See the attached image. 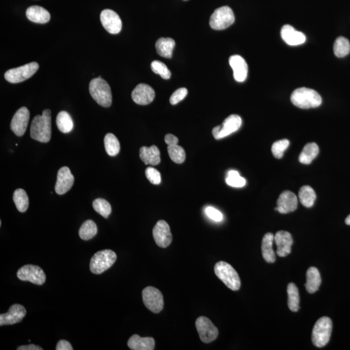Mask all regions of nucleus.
I'll use <instances>...</instances> for the list:
<instances>
[{
    "label": "nucleus",
    "instance_id": "nucleus-1",
    "mask_svg": "<svg viewBox=\"0 0 350 350\" xmlns=\"http://www.w3.org/2000/svg\"><path fill=\"white\" fill-rule=\"evenodd\" d=\"M51 111L46 109L42 115L36 116L31 125L30 135L33 140L47 143L51 137Z\"/></svg>",
    "mask_w": 350,
    "mask_h": 350
},
{
    "label": "nucleus",
    "instance_id": "nucleus-2",
    "mask_svg": "<svg viewBox=\"0 0 350 350\" xmlns=\"http://www.w3.org/2000/svg\"><path fill=\"white\" fill-rule=\"evenodd\" d=\"M292 103L302 109L316 108L322 104V97L317 92L308 88L295 90L290 96Z\"/></svg>",
    "mask_w": 350,
    "mask_h": 350
},
{
    "label": "nucleus",
    "instance_id": "nucleus-3",
    "mask_svg": "<svg viewBox=\"0 0 350 350\" xmlns=\"http://www.w3.org/2000/svg\"><path fill=\"white\" fill-rule=\"evenodd\" d=\"M90 94L93 99L101 106H111L113 103V96L110 86L101 76L92 79L89 85Z\"/></svg>",
    "mask_w": 350,
    "mask_h": 350
},
{
    "label": "nucleus",
    "instance_id": "nucleus-4",
    "mask_svg": "<svg viewBox=\"0 0 350 350\" xmlns=\"http://www.w3.org/2000/svg\"><path fill=\"white\" fill-rule=\"evenodd\" d=\"M214 271L217 276L231 290H238L240 287V280L236 271L225 261L216 264Z\"/></svg>",
    "mask_w": 350,
    "mask_h": 350
},
{
    "label": "nucleus",
    "instance_id": "nucleus-5",
    "mask_svg": "<svg viewBox=\"0 0 350 350\" xmlns=\"http://www.w3.org/2000/svg\"><path fill=\"white\" fill-rule=\"evenodd\" d=\"M332 332V321L324 316L314 326L312 332V342L316 347H322L329 342Z\"/></svg>",
    "mask_w": 350,
    "mask_h": 350
},
{
    "label": "nucleus",
    "instance_id": "nucleus-6",
    "mask_svg": "<svg viewBox=\"0 0 350 350\" xmlns=\"http://www.w3.org/2000/svg\"><path fill=\"white\" fill-rule=\"evenodd\" d=\"M116 259L115 252L111 250H103L97 252L90 261V271L95 275H100L110 268L115 263Z\"/></svg>",
    "mask_w": 350,
    "mask_h": 350
},
{
    "label": "nucleus",
    "instance_id": "nucleus-7",
    "mask_svg": "<svg viewBox=\"0 0 350 350\" xmlns=\"http://www.w3.org/2000/svg\"><path fill=\"white\" fill-rule=\"evenodd\" d=\"M235 21V16L230 7L223 6L216 9L209 19V25L214 30H224Z\"/></svg>",
    "mask_w": 350,
    "mask_h": 350
},
{
    "label": "nucleus",
    "instance_id": "nucleus-8",
    "mask_svg": "<svg viewBox=\"0 0 350 350\" xmlns=\"http://www.w3.org/2000/svg\"><path fill=\"white\" fill-rule=\"evenodd\" d=\"M39 65L37 63L25 64L20 67L11 69L5 73V78L11 83H20L25 82L37 72L39 70Z\"/></svg>",
    "mask_w": 350,
    "mask_h": 350
},
{
    "label": "nucleus",
    "instance_id": "nucleus-9",
    "mask_svg": "<svg viewBox=\"0 0 350 350\" xmlns=\"http://www.w3.org/2000/svg\"><path fill=\"white\" fill-rule=\"evenodd\" d=\"M143 302L149 310L158 313L164 308V298L160 290L154 287H147L142 291Z\"/></svg>",
    "mask_w": 350,
    "mask_h": 350
},
{
    "label": "nucleus",
    "instance_id": "nucleus-10",
    "mask_svg": "<svg viewBox=\"0 0 350 350\" xmlns=\"http://www.w3.org/2000/svg\"><path fill=\"white\" fill-rule=\"evenodd\" d=\"M17 277L21 281L30 282L38 285H42L46 282V276L39 266L26 265L19 269Z\"/></svg>",
    "mask_w": 350,
    "mask_h": 350
},
{
    "label": "nucleus",
    "instance_id": "nucleus-11",
    "mask_svg": "<svg viewBox=\"0 0 350 350\" xmlns=\"http://www.w3.org/2000/svg\"><path fill=\"white\" fill-rule=\"evenodd\" d=\"M242 125L240 117L235 114L228 116L223 121L222 125L213 128L212 134L216 140L222 139L239 130Z\"/></svg>",
    "mask_w": 350,
    "mask_h": 350
},
{
    "label": "nucleus",
    "instance_id": "nucleus-12",
    "mask_svg": "<svg viewBox=\"0 0 350 350\" xmlns=\"http://www.w3.org/2000/svg\"><path fill=\"white\" fill-rule=\"evenodd\" d=\"M196 328L200 339L204 343H209L218 338L219 332L216 326L205 316H200L196 320Z\"/></svg>",
    "mask_w": 350,
    "mask_h": 350
},
{
    "label": "nucleus",
    "instance_id": "nucleus-13",
    "mask_svg": "<svg viewBox=\"0 0 350 350\" xmlns=\"http://www.w3.org/2000/svg\"><path fill=\"white\" fill-rule=\"evenodd\" d=\"M100 20L104 30L111 34H118L122 29V21L120 16L111 9H104L102 11Z\"/></svg>",
    "mask_w": 350,
    "mask_h": 350
},
{
    "label": "nucleus",
    "instance_id": "nucleus-14",
    "mask_svg": "<svg viewBox=\"0 0 350 350\" xmlns=\"http://www.w3.org/2000/svg\"><path fill=\"white\" fill-rule=\"evenodd\" d=\"M152 235L156 244L161 248H167L172 242L170 227L165 221H158L152 230Z\"/></svg>",
    "mask_w": 350,
    "mask_h": 350
},
{
    "label": "nucleus",
    "instance_id": "nucleus-15",
    "mask_svg": "<svg viewBox=\"0 0 350 350\" xmlns=\"http://www.w3.org/2000/svg\"><path fill=\"white\" fill-rule=\"evenodd\" d=\"M30 116V111L25 106L21 107L14 114L11 120V129L18 137H21L25 134Z\"/></svg>",
    "mask_w": 350,
    "mask_h": 350
},
{
    "label": "nucleus",
    "instance_id": "nucleus-16",
    "mask_svg": "<svg viewBox=\"0 0 350 350\" xmlns=\"http://www.w3.org/2000/svg\"><path fill=\"white\" fill-rule=\"evenodd\" d=\"M74 183V177L68 167H63L57 173V178L55 190L58 195H64L72 187Z\"/></svg>",
    "mask_w": 350,
    "mask_h": 350
},
{
    "label": "nucleus",
    "instance_id": "nucleus-17",
    "mask_svg": "<svg viewBox=\"0 0 350 350\" xmlns=\"http://www.w3.org/2000/svg\"><path fill=\"white\" fill-rule=\"evenodd\" d=\"M155 97V92L152 87L146 84H140L132 92V99L140 105H147L152 103Z\"/></svg>",
    "mask_w": 350,
    "mask_h": 350
},
{
    "label": "nucleus",
    "instance_id": "nucleus-18",
    "mask_svg": "<svg viewBox=\"0 0 350 350\" xmlns=\"http://www.w3.org/2000/svg\"><path fill=\"white\" fill-rule=\"evenodd\" d=\"M25 315L24 307L20 304H14L7 313L0 315V326L13 325L20 322Z\"/></svg>",
    "mask_w": 350,
    "mask_h": 350
},
{
    "label": "nucleus",
    "instance_id": "nucleus-19",
    "mask_svg": "<svg viewBox=\"0 0 350 350\" xmlns=\"http://www.w3.org/2000/svg\"><path fill=\"white\" fill-rule=\"evenodd\" d=\"M297 206L298 199L296 195L291 192L285 191L280 195L275 210L283 214L289 213L296 210Z\"/></svg>",
    "mask_w": 350,
    "mask_h": 350
},
{
    "label": "nucleus",
    "instance_id": "nucleus-20",
    "mask_svg": "<svg viewBox=\"0 0 350 350\" xmlns=\"http://www.w3.org/2000/svg\"><path fill=\"white\" fill-rule=\"evenodd\" d=\"M275 242L277 247L276 253L280 257H285L291 252L293 240L290 233L286 231H279L275 235Z\"/></svg>",
    "mask_w": 350,
    "mask_h": 350
},
{
    "label": "nucleus",
    "instance_id": "nucleus-21",
    "mask_svg": "<svg viewBox=\"0 0 350 350\" xmlns=\"http://www.w3.org/2000/svg\"><path fill=\"white\" fill-rule=\"evenodd\" d=\"M282 39L289 46H295L303 44L306 41V35L303 33L298 32L292 26L283 25L281 30Z\"/></svg>",
    "mask_w": 350,
    "mask_h": 350
},
{
    "label": "nucleus",
    "instance_id": "nucleus-22",
    "mask_svg": "<svg viewBox=\"0 0 350 350\" xmlns=\"http://www.w3.org/2000/svg\"><path fill=\"white\" fill-rule=\"evenodd\" d=\"M231 68L233 71V77L237 82H244L248 75V65L242 57L235 55L229 59Z\"/></svg>",
    "mask_w": 350,
    "mask_h": 350
},
{
    "label": "nucleus",
    "instance_id": "nucleus-23",
    "mask_svg": "<svg viewBox=\"0 0 350 350\" xmlns=\"http://www.w3.org/2000/svg\"><path fill=\"white\" fill-rule=\"evenodd\" d=\"M140 157L146 165L157 166L160 163V152L156 146L142 147L140 149Z\"/></svg>",
    "mask_w": 350,
    "mask_h": 350
},
{
    "label": "nucleus",
    "instance_id": "nucleus-24",
    "mask_svg": "<svg viewBox=\"0 0 350 350\" xmlns=\"http://www.w3.org/2000/svg\"><path fill=\"white\" fill-rule=\"evenodd\" d=\"M127 345L132 350H153L155 340L152 337H140L134 335L128 340Z\"/></svg>",
    "mask_w": 350,
    "mask_h": 350
},
{
    "label": "nucleus",
    "instance_id": "nucleus-25",
    "mask_svg": "<svg viewBox=\"0 0 350 350\" xmlns=\"http://www.w3.org/2000/svg\"><path fill=\"white\" fill-rule=\"evenodd\" d=\"M26 16L29 20L38 23H46L51 18V16L46 9L37 6L29 7L26 11Z\"/></svg>",
    "mask_w": 350,
    "mask_h": 350
},
{
    "label": "nucleus",
    "instance_id": "nucleus-26",
    "mask_svg": "<svg viewBox=\"0 0 350 350\" xmlns=\"http://www.w3.org/2000/svg\"><path fill=\"white\" fill-rule=\"evenodd\" d=\"M275 240V235L272 233H266L262 240V256L266 262L269 263H275L276 256L273 251V245Z\"/></svg>",
    "mask_w": 350,
    "mask_h": 350
},
{
    "label": "nucleus",
    "instance_id": "nucleus-27",
    "mask_svg": "<svg viewBox=\"0 0 350 350\" xmlns=\"http://www.w3.org/2000/svg\"><path fill=\"white\" fill-rule=\"evenodd\" d=\"M306 283L305 284L307 291L309 293L313 294L317 291L320 286L321 276L320 273L316 267H310L307 271L306 273Z\"/></svg>",
    "mask_w": 350,
    "mask_h": 350
},
{
    "label": "nucleus",
    "instance_id": "nucleus-28",
    "mask_svg": "<svg viewBox=\"0 0 350 350\" xmlns=\"http://www.w3.org/2000/svg\"><path fill=\"white\" fill-rule=\"evenodd\" d=\"M157 53L164 58L171 59L175 46V42L171 38H160L156 42Z\"/></svg>",
    "mask_w": 350,
    "mask_h": 350
},
{
    "label": "nucleus",
    "instance_id": "nucleus-29",
    "mask_svg": "<svg viewBox=\"0 0 350 350\" xmlns=\"http://www.w3.org/2000/svg\"><path fill=\"white\" fill-rule=\"evenodd\" d=\"M319 148L315 143H309L305 145L303 150L300 154L299 161L305 165L310 164L313 159L318 156Z\"/></svg>",
    "mask_w": 350,
    "mask_h": 350
},
{
    "label": "nucleus",
    "instance_id": "nucleus-30",
    "mask_svg": "<svg viewBox=\"0 0 350 350\" xmlns=\"http://www.w3.org/2000/svg\"><path fill=\"white\" fill-rule=\"evenodd\" d=\"M56 123L59 130L64 134H67L73 130L72 118L67 112L61 111L58 114L57 116Z\"/></svg>",
    "mask_w": 350,
    "mask_h": 350
},
{
    "label": "nucleus",
    "instance_id": "nucleus-31",
    "mask_svg": "<svg viewBox=\"0 0 350 350\" xmlns=\"http://www.w3.org/2000/svg\"><path fill=\"white\" fill-rule=\"evenodd\" d=\"M299 197L302 205L306 208H311L313 206L316 199L315 191L309 185H304L301 188Z\"/></svg>",
    "mask_w": 350,
    "mask_h": 350
},
{
    "label": "nucleus",
    "instance_id": "nucleus-32",
    "mask_svg": "<svg viewBox=\"0 0 350 350\" xmlns=\"http://www.w3.org/2000/svg\"><path fill=\"white\" fill-rule=\"evenodd\" d=\"M288 307L290 311L297 312L300 309L299 289L294 283H290L287 286Z\"/></svg>",
    "mask_w": 350,
    "mask_h": 350
},
{
    "label": "nucleus",
    "instance_id": "nucleus-33",
    "mask_svg": "<svg viewBox=\"0 0 350 350\" xmlns=\"http://www.w3.org/2000/svg\"><path fill=\"white\" fill-rule=\"evenodd\" d=\"M104 144L106 153L109 156H115L120 152V142L116 136L112 134V133H108L106 134L104 139Z\"/></svg>",
    "mask_w": 350,
    "mask_h": 350
},
{
    "label": "nucleus",
    "instance_id": "nucleus-34",
    "mask_svg": "<svg viewBox=\"0 0 350 350\" xmlns=\"http://www.w3.org/2000/svg\"><path fill=\"white\" fill-rule=\"evenodd\" d=\"M13 201L15 204L16 208L21 213H24L28 209L29 198L25 190L17 189L15 190L13 194Z\"/></svg>",
    "mask_w": 350,
    "mask_h": 350
},
{
    "label": "nucleus",
    "instance_id": "nucleus-35",
    "mask_svg": "<svg viewBox=\"0 0 350 350\" xmlns=\"http://www.w3.org/2000/svg\"><path fill=\"white\" fill-rule=\"evenodd\" d=\"M333 51L335 56L342 58L350 53V43L346 38L338 37L333 45Z\"/></svg>",
    "mask_w": 350,
    "mask_h": 350
},
{
    "label": "nucleus",
    "instance_id": "nucleus-36",
    "mask_svg": "<svg viewBox=\"0 0 350 350\" xmlns=\"http://www.w3.org/2000/svg\"><path fill=\"white\" fill-rule=\"evenodd\" d=\"M97 233L96 224L92 220H87L80 227L78 234H79L80 239L88 240L92 239L97 234Z\"/></svg>",
    "mask_w": 350,
    "mask_h": 350
},
{
    "label": "nucleus",
    "instance_id": "nucleus-37",
    "mask_svg": "<svg viewBox=\"0 0 350 350\" xmlns=\"http://www.w3.org/2000/svg\"><path fill=\"white\" fill-rule=\"evenodd\" d=\"M168 151L171 159L176 164H182L185 161V152L179 145H168Z\"/></svg>",
    "mask_w": 350,
    "mask_h": 350
},
{
    "label": "nucleus",
    "instance_id": "nucleus-38",
    "mask_svg": "<svg viewBox=\"0 0 350 350\" xmlns=\"http://www.w3.org/2000/svg\"><path fill=\"white\" fill-rule=\"evenodd\" d=\"M93 208L104 218L107 219L112 212V207L110 203L106 200L99 198L93 202Z\"/></svg>",
    "mask_w": 350,
    "mask_h": 350
},
{
    "label": "nucleus",
    "instance_id": "nucleus-39",
    "mask_svg": "<svg viewBox=\"0 0 350 350\" xmlns=\"http://www.w3.org/2000/svg\"><path fill=\"white\" fill-rule=\"evenodd\" d=\"M226 183L233 187H242L246 184V180L240 177L239 172L235 170L228 171Z\"/></svg>",
    "mask_w": 350,
    "mask_h": 350
},
{
    "label": "nucleus",
    "instance_id": "nucleus-40",
    "mask_svg": "<svg viewBox=\"0 0 350 350\" xmlns=\"http://www.w3.org/2000/svg\"><path fill=\"white\" fill-rule=\"evenodd\" d=\"M151 70L156 74L161 76L164 79H170L171 73L170 70L167 67L165 64L159 61H154L151 63Z\"/></svg>",
    "mask_w": 350,
    "mask_h": 350
},
{
    "label": "nucleus",
    "instance_id": "nucleus-41",
    "mask_svg": "<svg viewBox=\"0 0 350 350\" xmlns=\"http://www.w3.org/2000/svg\"><path fill=\"white\" fill-rule=\"evenodd\" d=\"M290 142L287 139L279 140L274 143L272 146V152L273 156L276 158L281 159L283 156L285 150L289 146Z\"/></svg>",
    "mask_w": 350,
    "mask_h": 350
},
{
    "label": "nucleus",
    "instance_id": "nucleus-42",
    "mask_svg": "<svg viewBox=\"0 0 350 350\" xmlns=\"http://www.w3.org/2000/svg\"><path fill=\"white\" fill-rule=\"evenodd\" d=\"M145 176L147 179L151 184L154 185H158L161 182V175L159 171L156 169L151 168H147L145 170Z\"/></svg>",
    "mask_w": 350,
    "mask_h": 350
},
{
    "label": "nucleus",
    "instance_id": "nucleus-43",
    "mask_svg": "<svg viewBox=\"0 0 350 350\" xmlns=\"http://www.w3.org/2000/svg\"><path fill=\"white\" fill-rule=\"evenodd\" d=\"M187 94V90L185 88H180V89L176 90L171 96V104L173 105L178 104L186 97Z\"/></svg>",
    "mask_w": 350,
    "mask_h": 350
},
{
    "label": "nucleus",
    "instance_id": "nucleus-44",
    "mask_svg": "<svg viewBox=\"0 0 350 350\" xmlns=\"http://www.w3.org/2000/svg\"><path fill=\"white\" fill-rule=\"evenodd\" d=\"M205 212L209 219L216 221V222H221L223 220L222 213L219 211L218 209L213 208V207H207L205 209Z\"/></svg>",
    "mask_w": 350,
    "mask_h": 350
},
{
    "label": "nucleus",
    "instance_id": "nucleus-45",
    "mask_svg": "<svg viewBox=\"0 0 350 350\" xmlns=\"http://www.w3.org/2000/svg\"><path fill=\"white\" fill-rule=\"evenodd\" d=\"M57 350H72L73 347L71 346L70 342L65 340H61L59 341L58 344L56 347Z\"/></svg>",
    "mask_w": 350,
    "mask_h": 350
},
{
    "label": "nucleus",
    "instance_id": "nucleus-46",
    "mask_svg": "<svg viewBox=\"0 0 350 350\" xmlns=\"http://www.w3.org/2000/svg\"><path fill=\"white\" fill-rule=\"evenodd\" d=\"M165 142L168 145H177L178 143V139L175 136L168 134L165 137Z\"/></svg>",
    "mask_w": 350,
    "mask_h": 350
},
{
    "label": "nucleus",
    "instance_id": "nucleus-47",
    "mask_svg": "<svg viewBox=\"0 0 350 350\" xmlns=\"http://www.w3.org/2000/svg\"><path fill=\"white\" fill-rule=\"evenodd\" d=\"M18 350H42L43 348H42L41 347H40L39 346H36L35 344H30V345H26V346H21L20 347H18L17 348Z\"/></svg>",
    "mask_w": 350,
    "mask_h": 350
},
{
    "label": "nucleus",
    "instance_id": "nucleus-48",
    "mask_svg": "<svg viewBox=\"0 0 350 350\" xmlns=\"http://www.w3.org/2000/svg\"><path fill=\"white\" fill-rule=\"evenodd\" d=\"M345 223H346L347 225L350 226V215L347 217L346 220H345Z\"/></svg>",
    "mask_w": 350,
    "mask_h": 350
}]
</instances>
